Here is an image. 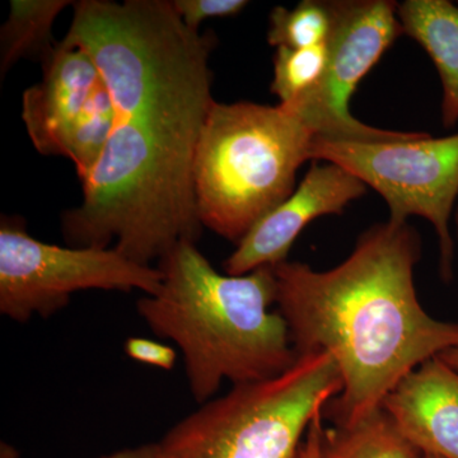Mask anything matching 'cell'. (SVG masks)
Here are the masks:
<instances>
[{
    "mask_svg": "<svg viewBox=\"0 0 458 458\" xmlns=\"http://www.w3.org/2000/svg\"><path fill=\"white\" fill-rule=\"evenodd\" d=\"M328 63V44L304 49L278 47L274 56V80L270 90L280 104L293 105L318 89Z\"/></svg>",
    "mask_w": 458,
    "mask_h": 458,
    "instance_id": "2e32d148",
    "label": "cell"
},
{
    "mask_svg": "<svg viewBox=\"0 0 458 458\" xmlns=\"http://www.w3.org/2000/svg\"><path fill=\"white\" fill-rule=\"evenodd\" d=\"M123 352L131 360L156 369L171 370L176 366L177 352L174 346L147 337H129L123 343Z\"/></svg>",
    "mask_w": 458,
    "mask_h": 458,
    "instance_id": "ac0fdd59",
    "label": "cell"
},
{
    "mask_svg": "<svg viewBox=\"0 0 458 458\" xmlns=\"http://www.w3.org/2000/svg\"><path fill=\"white\" fill-rule=\"evenodd\" d=\"M403 35L418 42L441 77L442 122L450 129L458 122V5L448 0H405L397 3Z\"/></svg>",
    "mask_w": 458,
    "mask_h": 458,
    "instance_id": "7c38bea8",
    "label": "cell"
},
{
    "mask_svg": "<svg viewBox=\"0 0 458 458\" xmlns=\"http://www.w3.org/2000/svg\"><path fill=\"white\" fill-rule=\"evenodd\" d=\"M164 274L156 294L137 302V313L159 339L182 352L190 394L199 405L232 386L282 375L298 360L278 311L274 267L246 276L221 274L183 241L158 261Z\"/></svg>",
    "mask_w": 458,
    "mask_h": 458,
    "instance_id": "3957f363",
    "label": "cell"
},
{
    "mask_svg": "<svg viewBox=\"0 0 458 458\" xmlns=\"http://www.w3.org/2000/svg\"><path fill=\"white\" fill-rule=\"evenodd\" d=\"M369 186L335 164L315 161L298 189L267 214L241 241L223 264L225 274L241 276L288 260L301 232L318 216L343 214L346 205L366 195Z\"/></svg>",
    "mask_w": 458,
    "mask_h": 458,
    "instance_id": "30bf717a",
    "label": "cell"
},
{
    "mask_svg": "<svg viewBox=\"0 0 458 458\" xmlns=\"http://www.w3.org/2000/svg\"><path fill=\"white\" fill-rule=\"evenodd\" d=\"M311 161L345 168L375 189L390 208L394 225L418 216L432 223L439 238L441 276H454L450 219L458 197V134L417 140L360 143L315 138Z\"/></svg>",
    "mask_w": 458,
    "mask_h": 458,
    "instance_id": "52a82bcc",
    "label": "cell"
},
{
    "mask_svg": "<svg viewBox=\"0 0 458 458\" xmlns=\"http://www.w3.org/2000/svg\"><path fill=\"white\" fill-rule=\"evenodd\" d=\"M68 0H12L11 13L0 32V72L7 73L21 59L35 57L42 64L55 50L53 25Z\"/></svg>",
    "mask_w": 458,
    "mask_h": 458,
    "instance_id": "4fadbf2b",
    "label": "cell"
},
{
    "mask_svg": "<svg viewBox=\"0 0 458 458\" xmlns=\"http://www.w3.org/2000/svg\"><path fill=\"white\" fill-rule=\"evenodd\" d=\"M454 222H456L457 238H458V208L456 210V216H454Z\"/></svg>",
    "mask_w": 458,
    "mask_h": 458,
    "instance_id": "603a6c76",
    "label": "cell"
},
{
    "mask_svg": "<svg viewBox=\"0 0 458 458\" xmlns=\"http://www.w3.org/2000/svg\"><path fill=\"white\" fill-rule=\"evenodd\" d=\"M0 458H20V452L9 443L2 442V445H0Z\"/></svg>",
    "mask_w": 458,
    "mask_h": 458,
    "instance_id": "7402d4cb",
    "label": "cell"
},
{
    "mask_svg": "<svg viewBox=\"0 0 458 458\" xmlns=\"http://www.w3.org/2000/svg\"><path fill=\"white\" fill-rule=\"evenodd\" d=\"M419 452L379 409L354 426H322L319 458H418Z\"/></svg>",
    "mask_w": 458,
    "mask_h": 458,
    "instance_id": "5bb4252c",
    "label": "cell"
},
{
    "mask_svg": "<svg viewBox=\"0 0 458 458\" xmlns=\"http://www.w3.org/2000/svg\"><path fill=\"white\" fill-rule=\"evenodd\" d=\"M22 119L36 149L71 159L80 179L98 165L111 131L113 99L95 60L63 40L44 63L41 82L23 93Z\"/></svg>",
    "mask_w": 458,
    "mask_h": 458,
    "instance_id": "9c48e42d",
    "label": "cell"
},
{
    "mask_svg": "<svg viewBox=\"0 0 458 458\" xmlns=\"http://www.w3.org/2000/svg\"><path fill=\"white\" fill-rule=\"evenodd\" d=\"M324 426V411L319 412L312 421L302 448L301 458H319V433Z\"/></svg>",
    "mask_w": 458,
    "mask_h": 458,
    "instance_id": "ffe728a7",
    "label": "cell"
},
{
    "mask_svg": "<svg viewBox=\"0 0 458 458\" xmlns=\"http://www.w3.org/2000/svg\"><path fill=\"white\" fill-rule=\"evenodd\" d=\"M98 458H170L161 441L146 443L137 447L123 448Z\"/></svg>",
    "mask_w": 458,
    "mask_h": 458,
    "instance_id": "d6986e66",
    "label": "cell"
},
{
    "mask_svg": "<svg viewBox=\"0 0 458 458\" xmlns=\"http://www.w3.org/2000/svg\"><path fill=\"white\" fill-rule=\"evenodd\" d=\"M331 2L303 0L293 9L271 11L267 42L271 47L304 49L325 44L333 31Z\"/></svg>",
    "mask_w": 458,
    "mask_h": 458,
    "instance_id": "9a60e30c",
    "label": "cell"
},
{
    "mask_svg": "<svg viewBox=\"0 0 458 458\" xmlns=\"http://www.w3.org/2000/svg\"><path fill=\"white\" fill-rule=\"evenodd\" d=\"M172 3L183 23L195 31H199L204 21L237 16L249 5L246 0H174Z\"/></svg>",
    "mask_w": 458,
    "mask_h": 458,
    "instance_id": "e0dca14e",
    "label": "cell"
},
{
    "mask_svg": "<svg viewBox=\"0 0 458 458\" xmlns=\"http://www.w3.org/2000/svg\"><path fill=\"white\" fill-rule=\"evenodd\" d=\"M64 40L95 60L113 99V131L62 218L71 247L114 250L150 267L203 232L194 165L216 99V38L189 29L167 0H82Z\"/></svg>",
    "mask_w": 458,
    "mask_h": 458,
    "instance_id": "6da1fadb",
    "label": "cell"
},
{
    "mask_svg": "<svg viewBox=\"0 0 458 458\" xmlns=\"http://www.w3.org/2000/svg\"><path fill=\"white\" fill-rule=\"evenodd\" d=\"M418 458H439V457H436V456H429V454H419V457Z\"/></svg>",
    "mask_w": 458,
    "mask_h": 458,
    "instance_id": "cb8c5ba5",
    "label": "cell"
},
{
    "mask_svg": "<svg viewBox=\"0 0 458 458\" xmlns=\"http://www.w3.org/2000/svg\"><path fill=\"white\" fill-rule=\"evenodd\" d=\"M381 409L419 454L458 458V370L438 355L403 377Z\"/></svg>",
    "mask_w": 458,
    "mask_h": 458,
    "instance_id": "8fae6325",
    "label": "cell"
},
{
    "mask_svg": "<svg viewBox=\"0 0 458 458\" xmlns=\"http://www.w3.org/2000/svg\"><path fill=\"white\" fill-rule=\"evenodd\" d=\"M342 390L334 358L307 352L274 378L232 386L181 419L161 443L170 458H301L312 421Z\"/></svg>",
    "mask_w": 458,
    "mask_h": 458,
    "instance_id": "5b68a950",
    "label": "cell"
},
{
    "mask_svg": "<svg viewBox=\"0 0 458 458\" xmlns=\"http://www.w3.org/2000/svg\"><path fill=\"white\" fill-rule=\"evenodd\" d=\"M334 25L328 38L324 80L300 102L283 105L315 138L327 140L385 143L417 140L423 132L375 128L349 111V101L360 81L386 50L403 35L397 3L388 0H333ZM282 105V104H280Z\"/></svg>",
    "mask_w": 458,
    "mask_h": 458,
    "instance_id": "ba28073f",
    "label": "cell"
},
{
    "mask_svg": "<svg viewBox=\"0 0 458 458\" xmlns=\"http://www.w3.org/2000/svg\"><path fill=\"white\" fill-rule=\"evenodd\" d=\"M420 258L417 229L387 221L363 232L333 269L289 260L274 267L276 311L298 357L327 352L342 375V393L324 409L333 426L360 423L403 377L458 348V322L433 318L419 301Z\"/></svg>",
    "mask_w": 458,
    "mask_h": 458,
    "instance_id": "7a4b0ae2",
    "label": "cell"
},
{
    "mask_svg": "<svg viewBox=\"0 0 458 458\" xmlns=\"http://www.w3.org/2000/svg\"><path fill=\"white\" fill-rule=\"evenodd\" d=\"M315 135L289 108L214 102L195 157L199 218L238 245L294 192Z\"/></svg>",
    "mask_w": 458,
    "mask_h": 458,
    "instance_id": "277c9868",
    "label": "cell"
},
{
    "mask_svg": "<svg viewBox=\"0 0 458 458\" xmlns=\"http://www.w3.org/2000/svg\"><path fill=\"white\" fill-rule=\"evenodd\" d=\"M164 274L129 260L114 247H63L42 242L16 219L0 223V313L27 324L49 318L84 291L156 294Z\"/></svg>",
    "mask_w": 458,
    "mask_h": 458,
    "instance_id": "8992f818",
    "label": "cell"
},
{
    "mask_svg": "<svg viewBox=\"0 0 458 458\" xmlns=\"http://www.w3.org/2000/svg\"><path fill=\"white\" fill-rule=\"evenodd\" d=\"M443 361L448 364V366L454 367V369L458 370V348L450 349L438 355Z\"/></svg>",
    "mask_w": 458,
    "mask_h": 458,
    "instance_id": "44dd1931",
    "label": "cell"
}]
</instances>
